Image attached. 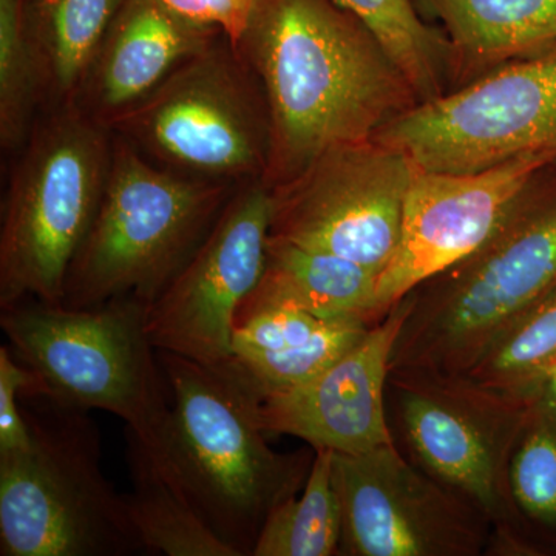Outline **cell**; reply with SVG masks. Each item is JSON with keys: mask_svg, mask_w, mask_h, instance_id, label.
Returning <instances> with one entry per match:
<instances>
[{"mask_svg": "<svg viewBox=\"0 0 556 556\" xmlns=\"http://www.w3.org/2000/svg\"><path fill=\"white\" fill-rule=\"evenodd\" d=\"M236 49L268 105L269 190L417 104L396 62L338 0H260Z\"/></svg>", "mask_w": 556, "mask_h": 556, "instance_id": "1", "label": "cell"}, {"mask_svg": "<svg viewBox=\"0 0 556 556\" xmlns=\"http://www.w3.org/2000/svg\"><path fill=\"white\" fill-rule=\"evenodd\" d=\"M169 393L164 450L208 527L239 556H252L270 511L298 495L311 453H277L260 416L262 397L230 365L159 351Z\"/></svg>", "mask_w": 556, "mask_h": 556, "instance_id": "2", "label": "cell"}, {"mask_svg": "<svg viewBox=\"0 0 556 556\" xmlns=\"http://www.w3.org/2000/svg\"><path fill=\"white\" fill-rule=\"evenodd\" d=\"M30 445L0 453V555L144 554L126 496L101 467L89 412L43 394H22Z\"/></svg>", "mask_w": 556, "mask_h": 556, "instance_id": "3", "label": "cell"}, {"mask_svg": "<svg viewBox=\"0 0 556 556\" xmlns=\"http://www.w3.org/2000/svg\"><path fill=\"white\" fill-rule=\"evenodd\" d=\"M237 188L164 169L113 134L104 193L70 266L61 305L89 309L135 298L150 308Z\"/></svg>", "mask_w": 556, "mask_h": 556, "instance_id": "4", "label": "cell"}, {"mask_svg": "<svg viewBox=\"0 0 556 556\" xmlns=\"http://www.w3.org/2000/svg\"><path fill=\"white\" fill-rule=\"evenodd\" d=\"M555 287L556 164L484 247L412 292L391 371H463Z\"/></svg>", "mask_w": 556, "mask_h": 556, "instance_id": "5", "label": "cell"}, {"mask_svg": "<svg viewBox=\"0 0 556 556\" xmlns=\"http://www.w3.org/2000/svg\"><path fill=\"white\" fill-rule=\"evenodd\" d=\"M113 131L76 102L46 110L16 153L0 225V308L62 303L65 280L97 217Z\"/></svg>", "mask_w": 556, "mask_h": 556, "instance_id": "6", "label": "cell"}, {"mask_svg": "<svg viewBox=\"0 0 556 556\" xmlns=\"http://www.w3.org/2000/svg\"><path fill=\"white\" fill-rule=\"evenodd\" d=\"M0 309L9 346L38 382L30 394L108 412L142 441L161 445L169 393L144 302L124 298L72 309L30 299Z\"/></svg>", "mask_w": 556, "mask_h": 556, "instance_id": "7", "label": "cell"}, {"mask_svg": "<svg viewBox=\"0 0 556 556\" xmlns=\"http://www.w3.org/2000/svg\"><path fill=\"white\" fill-rule=\"evenodd\" d=\"M110 130L164 169L222 185L263 179L269 112L257 76L222 36Z\"/></svg>", "mask_w": 556, "mask_h": 556, "instance_id": "8", "label": "cell"}, {"mask_svg": "<svg viewBox=\"0 0 556 556\" xmlns=\"http://www.w3.org/2000/svg\"><path fill=\"white\" fill-rule=\"evenodd\" d=\"M417 169L475 174L529 153L556 159V40L460 90L417 102L372 137Z\"/></svg>", "mask_w": 556, "mask_h": 556, "instance_id": "9", "label": "cell"}, {"mask_svg": "<svg viewBox=\"0 0 556 556\" xmlns=\"http://www.w3.org/2000/svg\"><path fill=\"white\" fill-rule=\"evenodd\" d=\"M399 431L413 464L470 501L511 540L508 463L536 396H514L457 372L394 369Z\"/></svg>", "mask_w": 556, "mask_h": 556, "instance_id": "10", "label": "cell"}, {"mask_svg": "<svg viewBox=\"0 0 556 556\" xmlns=\"http://www.w3.org/2000/svg\"><path fill=\"white\" fill-rule=\"evenodd\" d=\"M415 164L378 139L334 146L270 190V239L383 273L396 252Z\"/></svg>", "mask_w": 556, "mask_h": 556, "instance_id": "11", "label": "cell"}, {"mask_svg": "<svg viewBox=\"0 0 556 556\" xmlns=\"http://www.w3.org/2000/svg\"><path fill=\"white\" fill-rule=\"evenodd\" d=\"M340 555L473 556L484 547L485 515L408 463L396 444L358 455L332 453Z\"/></svg>", "mask_w": 556, "mask_h": 556, "instance_id": "12", "label": "cell"}, {"mask_svg": "<svg viewBox=\"0 0 556 556\" xmlns=\"http://www.w3.org/2000/svg\"><path fill=\"white\" fill-rule=\"evenodd\" d=\"M270 219L273 195L263 179L233 190L192 257L150 305L156 351L206 365L230 362L237 314L268 263Z\"/></svg>", "mask_w": 556, "mask_h": 556, "instance_id": "13", "label": "cell"}, {"mask_svg": "<svg viewBox=\"0 0 556 556\" xmlns=\"http://www.w3.org/2000/svg\"><path fill=\"white\" fill-rule=\"evenodd\" d=\"M554 164L555 156L529 153L475 174L415 167L401 239L379 277V317L484 247Z\"/></svg>", "mask_w": 556, "mask_h": 556, "instance_id": "14", "label": "cell"}, {"mask_svg": "<svg viewBox=\"0 0 556 556\" xmlns=\"http://www.w3.org/2000/svg\"><path fill=\"white\" fill-rule=\"evenodd\" d=\"M412 305V294L399 300L316 378L263 397L260 416L268 434H288L313 450L345 455L394 442L387 413L388 379Z\"/></svg>", "mask_w": 556, "mask_h": 556, "instance_id": "15", "label": "cell"}, {"mask_svg": "<svg viewBox=\"0 0 556 556\" xmlns=\"http://www.w3.org/2000/svg\"><path fill=\"white\" fill-rule=\"evenodd\" d=\"M222 36L217 28L178 16L161 0H126L102 39L75 102L110 129L179 65Z\"/></svg>", "mask_w": 556, "mask_h": 556, "instance_id": "16", "label": "cell"}, {"mask_svg": "<svg viewBox=\"0 0 556 556\" xmlns=\"http://www.w3.org/2000/svg\"><path fill=\"white\" fill-rule=\"evenodd\" d=\"M371 325L285 305L240 309L230 365L263 399L316 378L356 345Z\"/></svg>", "mask_w": 556, "mask_h": 556, "instance_id": "17", "label": "cell"}, {"mask_svg": "<svg viewBox=\"0 0 556 556\" xmlns=\"http://www.w3.org/2000/svg\"><path fill=\"white\" fill-rule=\"evenodd\" d=\"M378 288L379 274L361 263L269 237L265 274L240 309L285 305L316 316L375 324Z\"/></svg>", "mask_w": 556, "mask_h": 556, "instance_id": "18", "label": "cell"}, {"mask_svg": "<svg viewBox=\"0 0 556 556\" xmlns=\"http://www.w3.org/2000/svg\"><path fill=\"white\" fill-rule=\"evenodd\" d=\"M127 508L144 555L239 556L201 517L166 453L127 430Z\"/></svg>", "mask_w": 556, "mask_h": 556, "instance_id": "19", "label": "cell"}, {"mask_svg": "<svg viewBox=\"0 0 556 556\" xmlns=\"http://www.w3.org/2000/svg\"><path fill=\"white\" fill-rule=\"evenodd\" d=\"M444 28L455 62L504 64L556 40V0H416Z\"/></svg>", "mask_w": 556, "mask_h": 556, "instance_id": "20", "label": "cell"}, {"mask_svg": "<svg viewBox=\"0 0 556 556\" xmlns=\"http://www.w3.org/2000/svg\"><path fill=\"white\" fill-rule=\"evenodd\" d=\"M126 0H25L47 75V108L72 104ZM43 110V112H46Z\"/></svg>", "mask_w": 556, "mask_h": 556, "instance_id": "21", "label": "cell"}, {"mask_svg": "<svg viewBox=\"0 0 556 556\" xmlns=\"http://www.w3.org/2000/svg\"><path fill=\"white\" fill-rule=\"evenodd\" d=\"M556 369V287L511 320L457 375L514 396H536Z\"/></svg>", "mask_w": 556, "mask_h": 556, "instance_id": "22", "label": "cell"}, {"mask_svg": "<svg viewBox=\"0 0 556 556\" xmlns=\"http://www.w3.org/2000/svg\"><path fill=\"white\" fill-rule=\"evenodd\" d=\"M371 30L396 62L417 102L444 94L455 51L444 31L420 16L416 0H338Z\"/></svg>", "mask_w": 556, "mask_h": 556, "instance_id": "23", "label": "cell"}, {"mask_svg": "<svg viewBox=\"0 0 556 556\" xmlns=\"http://www.w3.org/2000/svg\"><path fill=\"white\" fill-rule=\"evenodd\" d=\"M517 517L556 551V369L533 402L508 463Z\"/></svg>", "mask_w": 556, "mask_h": 556, "instance_id": "24", "label": "cell"}, {"mask_svg": "<svg viewBox=\"0 0 556 556\" xmlns=\"http://www.w3.org/2000/svg\"><path fill=\"white\" fill-rule=\"evenodd\" d=\"M340 510L332 484V452L316 450L302 492L270 511L252 556H331L339 554Z\"/></svg>", "mask_w": 556, "mask_h": 556, "instance_id": "25", "label": "cell"}, {"mask_svg": "<svg viewBox=\"0 0 556 556\" xmlns=\"http://www.w3.org/2000/svg\"><path fill=\"white\" fill-rule=\"evenodd\" d=\"M47 108V75L28 27L25 0H0V146L24 148Z\"/></svg>", "mask_w": 556, "mask_h": 556, "instance_id": "26", "label": "cell"}, {"mask_svg": "<svg viewBox=\"0 0 556 556\" xmlns=\"http://www.w3.org/2000/svg\"><path fill=\"white\" fill-rule=\"evenodd\" d=\"M35 375L14 356L9 345L0 346V453L30 445V428L22 413V394L35 393Z\"/></svg>", "mask_w": 556, "mask_h": 556, "instance_id": "27", "label": "cell"}, {"mask_svg": "<svg viewBox=\"0 0 556 556\" xmlns=\"http://www.w3.org/2000/svg\"><path fill=\"white\" fill-rule=\"evenodd\" d=\"M170 11L203 27L217 28L233 47L247 31L260 0H161Z\"/></svg>", "mask_w": 556, "mask_h": 556, "instance_id": "28", "label": "cell"}]
</instances>
